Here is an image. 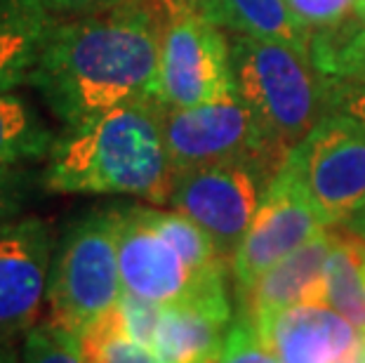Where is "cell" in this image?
Returning <instances> with one entry per match:
<instances>
[{
  "label": "cell",
  "instance_id": "obj_1",
  "mask_svg": "<svg viewBox=\"0 0 365 363\" xmlns=\"http://www.w3.org/2000/svg\"><path fill=\"white\" fill-rule=\"evenodd\" d=\"M163 24L139 0L57 19L29 85L66 128L115 106L158 97Z\"/></svg>",
  "mask_w": 365,
  "mask_h": 363
},
{
  "label": "cell",
  "instance_id": "obj_2",
  "mask_svg": "<svg viewBox=\"0 0 365 363\" xmlns=\"http://www.w3.org/2000/svg\"><path fill=\"white\" fill-rule=\"evenodd\" d=\"M160 99H139L66 128L48 153L54 194H120L168 203L175 184Z\"/></svg>",
  "mask_w": 365,
  "mask_h": 363
},
{
  "label": "cell",
  "instance_id": "obj_3",
  "mask_svg": "<svg viewBox=\"0 0 365 363\" xmlns=\"http://www.w3.org/2000/svg\"><path fill=\"white\" fill-rule=\"evenodd\" d=\"M231 73L236 95L257 116L281 163L332 113L328 78L312 55L294 45L236 34L231 38Z\"/></svg>",
  "mask_w": 365,
  "mask_h": 363
},
{
  "label": "cell",
  "instance_id": "obj_4",
  "mask_svg": "<svg viewBox=\"0 0 365 363\" xmlns=\"http://www.w3.org/2000/svg\"><path fill=\"white\" fill-rule=\"evenodd\" d=\"M123 297L115 208L95 210L68 227L52 257L48 323L81 335Z\"/></svg>",
  "mask_w": 365,
  "mask_h": 363
},
{
  "label": "cell",
  "instance_id": "obj_5",
  "mask_svg": "<svg viewBox=\"0 0 365 363\" xmlns=\"http://www.w3.org/2000/svg\"><path fill=\"white\" fill-rule=\"evenodd\" d=\"M115 243L123 290L160 307L222 295L227 272L200 274L184 252L163 234L153 208H115Z\"/></svg>",
  "mask_w": 365,
  "mask_h": 363
},
{
  "label": "cell",
  "instance_id": "obj_6",
  "mask_svg": "<svg viewBox=\"0 0 365 363\" xmlns=\"http://www.w3.org/2000/svg\"><path fill=\"white\" fill-rule=\"evenodd\" d=\"M163 135L175 175L231 160L262 163L274 175L283 165L271 151L257 116L238 95L191 109L165 106Z\"/></svg>",
  "mask_w": 365,
  "mask_h": 363
},
{
  "label": "cell",
  "instance_id": "obj_7",
  "mask_svg": "<svg viewBox=\"0 0 365 363\" xmlns=\"http://www.w3.org/2000/svg\"><path fill=\"white\" fill-rule=\"evenodd\" d=\"M271 180L274 173L252 160L193 168L175 175L168 203L196 222L231 265Z\"/></svg>",
  "mask_w": 365,
  "mask_h": 363
},
{
  "label": "cell",
  "instance_id": "obj_8",
  "mask_svg": "<svg viewBox=\"0 0 365 363\" xmlns=\"http://www.w3.org/2000/svg\"><path fill=\"white\" fill-rule=\"evenodd\" d=\"M328 227H346L365 210V123L330 113L287 153Z\"/></svg>",
  "mask_w": 365,
  "mask_h": 363
},
{
  "label": "cell",
  "instance_id": "obj_9",
  "mask_svg": "<svg viewBox=\"0 0 365 363\" xmlns=\"http://www.w3.org/2000/svg\"><path fill=\"white\" fill-rule=\"evenodd\" d=\"M325 227L328 224L309 196L299 170L290 158H285L264 191L243 243L231 260L238 295H243L264 272L312 241Z\"/></svg>",
  "mask_w": 365,
  "mask_h": 363
},
{
  "label": "cell",
  "instance_id": "obj_10",
  "mask_svg": "<svg viewBox=\"0 0 365 363\" xmlns=\"http://www.w3.org/2000/svg\"><path fill=\"white\" fill-rule=\"evenodd\" d=\"M231 41L215 21L180 17L163 26L158 97L170 109L234 97Z\"/></svg>",
  "mask_w": 365,
  "mask_h": 363
},
{
  "label": "cell",
  "instance_id": "obj_11",
  "mask_svg": "<svg viewBox=\"0 0 365 363\" xmlns=\"http://www.w3.org/2000/svg\"><path fill=\"white\" fill-rule=\"evenodd\" d=\"M52 231L41 218L0 222V344L26 335L48 300Z\"/></svg>",
  "mask_w": 365,
  "mask_h": 363
},
{
  "label": "cell",
  "instance_id": "obj_12",
  "mask_svg": "<svg viewBox=\"0 0 365 363\" xmlns=\"http://www.w3.org/2000/svg\"><path fill=\"white\" fill-rule=\"evenodd\" d=\"M332 245L335 227H325L312 241L283 257L264 272L240 297V314L247 316L259 330L278 314L297 305L323 307V276Z\"/></svg>",
  "mask_w": 365,
  "mask_h": 363
},
{
  "label": "cell",
  "instance_id": "obj_13",
  "mask_svg": "<svg viewBox=\"0 0 365 363\" xmlns=\"http://www.w3.org/2000/svg\"><path fill=\"white\" fill-rule=\"evenodd\" d=\"M234 323L229 292L163 307L151 352L160 363H217Z\"/></svg>",
  "mask_w": 365,
  "mask_h": 363
},
{
  "label": "cell",
  "instance_id": "obj_14",
  "mask_svg": "<svg viewBox=\"0 0 365 363\" xmlns=\"http://www.w3.org/2000/svg\"><path fill=\"white\" fill-rule=\"evenodd\" d=\"M259 333L281 363H337L363 335L337 312L316 305L285 309Z\"/></svg>",
  "mask_w": 365,
  "mask_h": 363
},
{
  "label": "cell",
  "instance_id": "obj_15",
  "mask_svg": "<svg viewBox=\"0 0 365 363\" xmlns=\"http://www.w3.org/2000/svg\"><path fill=\"white\" fill-rule=\"evenodd\" d=\"M54 21L45 0H0V95L29 83Z\"/></svg>",
  "mask_w": 365,
  "mask_h": 363
},
{
  "label": "cell",
  "instance_id": "obj_16",
  "mask_svg": "<svg viewBox=\"0 0 365 363\" xmlns=\"http://www.w3.org/2000/svg\"><path fill=\"white\" fill-rule=\"evenodd\" d=\"M323 307L365 333V236L335 227V245L323 276Z\"/></svg>",
  "mask_w": 365,
  "mask_h": 363
},
{
  "label": "cell",
  "instance_id": "obj_17",
  "mask_svg": "<svg viewBox=\"0 0 365 363\" xmlns=\"http://www.w3.org/2000/svg\"><path fill=\"white\" fill-rule=\"evenodd\" d=\"M220 26L238 36L281 41L309 52V36L294 21L287 0H222Z\"/></svg>",
  "mask_w": 365,
  "mask_h": 363
},
{
  "label": "cell",
  "instance_id": "obj_18",
  "mask_svg": "<svg viewBox=\"0 0 365 363\" xmlns=\"http://www.w3.org/2000/svg\"><path fill=\"white\" fill-rule=\"evenodd\" d=\"M54 137L38 113L17 95H0V165H19L48 156Z\"/></svg>",
  "mask_w": 365,
  "mask_h": 363
},
{
  "label": "cell",
  "instance_id": "obj_19",
  "mask_svg": "<svg viewBox=\"0 0 365 363\" xmlns=\"http://www.w3.org/2000/svg\"><path fill=\"white\" fill-rule=\"evenodd\" d=\"M78 342L85 363H160L149 347L132 342L128 337L118 305L90 328H85L78 335Z\"/></svg>",
  "mask_w": 365,
  "mask_h": 363
},
{
  "label": "cell",
  "instance_id": "obj_20",
  "mask_svg": "<svg viewBox=\"0 0 365 363\" xmlns=\"http://www.w3.org/2000/svg\"><path fill=\"white\" fill-rule=\"evenodd\" d=\"M19 363H85V359L78 335L52 323H43L26 333Z\"/></svg>",
  "mask_w": 365,
  "mask_h": 363
},
{
  "label": "cell",
  "instance_id": "obj_21",
  "mask_svg": "<svg viewBox=\"0 0 365 363\" xmlns=\"http://www.w3.org/2000/svg\"><path fill=\"white\" fill-rule=\"evenodd\" d=\"M217 363H281L271 344L262 337L259 328L240 314L231 323L224 339L222 357Z\"/></svg>",
  "mask_w": 365,
  "mask_h": 363
},
{
  "label": "cell",
  "instance_id": "obj_22",
  "mask_svg": "<svg viewBox=\"0 0 365 363\" xmlns=\"http://www.w3.org/2000/svg\"><path fill=\"white\" fill-rule=\"evenodd\" d=\"M299 29L309 34L335 29L354 14L356 0H287Z\"/></svg>",
  "mask_w": 365,
  "mask_h": 363
},
{
  "label": "cell",
  "instance_id": "obj_23",
  "mask_svg": "<svg viewBox=\"0 0 365 363\" xmlns=\"http://www.w3.org/2000/svg\"><path fill=\"white\" fill-rule=\"evenodd\" d=\"M120 316H123V326H125V333L132 342L144 344L151 349L153 335H156V326L160 319L163 307L156 302H149V300H142L132 292L123 290V297L118 302Z\"/></svg>",
  "mask_w": 365,
  "mask_h": 363
},
{
  "label": "cell",
  "instance_id": "obj_24",
  "mask_svg": "<svg viewBox=\"0 0 365 363\" xmlns=\"http://www.w3.org/2000/svg\"><path fill=\"white\" fill-rule=\"evenodd\" d=\"M139 3L149 7L163 26L180 17H203L220 24L222 0H139Z\"/></svg>",
  "mask_w": 365,
  "mask_h": 363
},
{
  "label": "cell",
  "instance_id": "obj_25",
  "mask_svg": "<svg viewBox=\"0 0 365 363\" xmlns=\"http://www.w3.org/2000/svg\"><path fill=\"white\" fill-rule=\"evenodd\" d=\"M29 198V177L17 165H0V222L14 220Z\"/></svg>",
  "mask_w": 365,
  "mask_h": 363
},
{
  "label": "cell",
  "instance_id": "obj_26",
  "mask_svg": "<svg viewBox=\"0 0 365 363\" xmlns=\"http://www.w3.org/2000/svg\"><path fill=\"white\" fill-rule=\"evenodd\" d=\"M130 3V0H45V5L57 14H66V17H83V14H95L104 10H113Z\"/></svg>",
  "mask_w": 365,
  "mask_h": 363
},
{
  "label": "cell",
  "instance_id": "obj_27",
  "mask_svg": "<svg viewBox=\"0 0 365 363\" xmlns=\"http://www.w3.org/2000/svg\"><path fill=\"white\" fill-rule=\"evenodd\" d=\"M337 363H365V344H363V335L361 339L356 342L351 349H349L344 357H341Z\"/></svg>",
  "mask_w": 365,
  "mask_h": 363
},
{
  "label": "cell",
  "instance_id": "obj_28",
  "mask_svg": "<svg viewBox=\"0 0 365 363\" xmlns=\"http://www.w3.org/2000/svg\"><path fill=\"white\" fill-rule=\"evenodd\" d=\"M0 363H19V354L12 342L0 344Z\"/></svg>",
  "mask_w": 365,
  "mask_h": 363
},
{
  "label": "cell",
  "instance_id": "obj_29",
  "mask_svg": "<svg viewBox=\"0 0 365 363\" xmlns=\"http://www.w3.org/2000/svg\"><path fill=\"white\" fill-rule=\"evenodd\" d=\"M354 17L361 21L365 26V0H356V7H354Z\"/></svg>",
  "mask_w": 365,
  "mask_h": 363
},
{
  "label": "cell",
  "instance_id": "obj_30",
  "mask_svg": "<svg viewBox=\"0 0 365 363\" xmlns=\"http://www.w3.org/2000/svg\"><path fill=\"white\" fill-rule=\"evenodd\" d=\"M363 344H365V333H363Z\"/></svg>",
  "mask_w": 365,
  "mask_h": 363
}]
</instances>
